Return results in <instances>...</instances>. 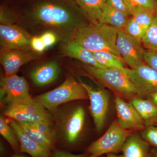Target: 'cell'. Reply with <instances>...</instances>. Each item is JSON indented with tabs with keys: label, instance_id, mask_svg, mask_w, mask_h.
<instances>
[{
	"label": "cell",
	"instance_id": "43",
	"mask_svg": "<svg viewBox=\"0 0 157 157\" xmlns=\"http://www.w3.org/2000/svg\"><path fill=\"white\" fill-rule=\"evenodd\" d=\"M156 125L157 124V121H156Z\"/></svg>",
	"mask_w": 157,
	"mask_h": 157
},
{
	"label": "cell",
	"instance_id": "31",
	"mask_svg": "<svg viewBox=\"0 0 157 157\" xmlns=\"http://www.w3.org/2000/svg\"><path fill=\"white\" fill-rule=\"evenodd\" d=\"M107 4L117 10L123 12L128 16H132V12L126 0H107Z\"/></svg>",
	"mask_w": 157,
	"mask_h": 157
},
{
	"label": "cell",
	"instance_id": "15",
	"mask_svg": "<svg viewBox=\"0 0 157 157\" xmlns=\"http://www.w3.org/2000/svg\"><path fill=\"white\" fill-rule=\"evenodd\" d=\"M6 120L17 135L20 143V153H25L32 157H53V153L45 149L29 137L16 121L10 118Z\"/></svg>",
	"mask_w": 157,
	"mask_h": 157
},
{
	"label": "cell",
	"instance_id": "22",
	"mask_svg": "<svg viewBox=\"0 0 157 157\" xmlns=\"http://www.w3.org/2000/svg\"><path fill=\"white\" fill-rule=\"evenodd\" d=\"M92 52L97 61L105 67L121 70H125L126 68L122 59L112 52L106 51Z\"/></svg>",
	"mask_w": 157,
	"mask_h": 157
},
{
	"label": "cell",
	"instance_id": "30",
	"mask_svg": "<svg viewBox=\"0 0 157 157\" xmlns=\"http://www.w3.org/2000/svg\"><path fill=\"white\" fill-rule=\"evenodd\" d=\"M126 1L132 12V15L134 10L139 8L155 11V0H126Z\"/></svg>",
	"mask_w": 157,
	"mask_h": 157
},
{
	"label": "cell",
	"instance_id": "14",
	"mask_svg": "<svg viewBox=\"0 0 157 157\" xmlns=\"http://www.w3.org/2000/svg\"><path fill=\"white\" fill-rule=\"evenodd\" d=\"M37 52L33 50H20L1 48L0 62L5 76L17 74L21 67L37 58Z\"/></svg>",
	"mask_w": 157,
	"mask_h": 157
},
{
	"label": "cell",
	"instance_id": "4",
	"mask_svg": "<svg viewBox=\"0 0 157 157\" xmlns=\"http://www.w3.org/2000/svg\"><path fill=\"white\" fill-rule=\"evenodd\" d=\"M48 111L54 112L61 104L76 100L89 99L80 82L69 76L58 87L33 98Z\"/></svg>",
	"mask_w": 157,
	"mask_h": 157
},
{
	"label": "cell",
	"instance_id": "1",
	"mask_svg": "<svg viewBox=\"0 0 157 157\" xmlns=\"http://www.w3.org/2000/svg\"><path fill=\"white\" fill-rule=\"evenodd\" d=\"M6 5L13 11L15 24L33 36L51 32L59 41L68 42L90 23L74 0H13Z\"/></svg>",
	"mask_w": 157,
	"mask_h": 157
},
{
	"label": "cell",
	"instance_id": "9",
	"mask_svg": "<svg viewBox=\"0 0 157 157\" xmlns=\"http://www.w3.org/2000/svg\"><path fill=\"white\" fill-rule=\"evenodd\" d=\"M4 113L7 117L17 121L52 124V117L47 109L35 100L32 103L8 106Z\"/></svg>",
	"mask_w": 157,
	"mask_h": 157
},
{
	"label": "cell",
	"instance_id": "27",
	"mask_svg": "<svg viewBox=\"0 0 157 157\" xmlns=\"http://www.w3.org/2000/svg\"><path fill=\"white\" fill-rule=\"evenodd\" d=\"M21 122L36 130L56 144V134L54 129L52 128L51 124H50L42 122Z\"/></svg>",
	"mask_w": 157,
	"mask_h": 157
},
{
	"label": "cell",
	"instance_id": "24",
	"mask_svg": "<svg viewBox=\"0 0 157 157\" xmlns=\"http://www.w3.org/2000/svg\"><path fill=\"white\" fill-rule=\"evenodd\" d=\"M24 132L29 137L48 151L53 153L56 151V144L41 133L21 122L17 121Z\"/></svg>",
	"mask_w": 157,
	"mask_h": 157
},
{
	"label": "cell",
	"instance_id": "13",
	"mask_svg": "<svg viewBox=\"0 0 157 157\" xmlns=\"http://www.w3.org/2000/svg\"><path fill=\"white\" fill-rule=\"evenodd\" d=\"M114 103L117 122L122 128L134 132L142 131L146 128L142 117L131 102L115 94Z\"/></svg>",
	"mask_w": 157,
	"mask_h": 157
},
{
	"label": "cell",
	"instance_id": "29",
	"mask_svg": "<svg viewBox=\"0 0 157 157\" xmlns=\"http://www.w3.org/2000/svg\"><path fill=\"white\" fill-rule=\"evenodd\" d=\"M140 135L149 145L157 149V126L152 125L146 127L141 131Z\"/></svg>",
	"mask_w": 157,
	"mask_h": 157
},
{
	"label": "cell",
	"instance_id": "40",
	"mask_svg": "<svg viewBox=\"0 0 157 157\" xmlns=\"http://www.w3.org/2000/svg\"><path fill=\"white\" fill-rule=\"evenodd\" d=\"M155 9L156 13L157 14V0H155Z\"/></svg>",
	"mask_w": 157,
	"mask_h": 157
},
{
	"label": "cell",
	"instance_id": "37",
	"mask_svg": "<svg viewBox=\"0 0 157 157\" xmlns=\"http://www.w3.org/2000/svg\"><path fill=\"white\" fill-rule=\"evenodd\" d=\"M148 157H157V149L154 148L151 151Z\"/></svg>",
	"mask_w": 157,
	"mask_h": 157
},
{
	"label": "cell",
	"instance_id": "5",
	"mask_svg": "<svg viewBox=\"0 0 157 157\" xmlns=\"http://www.w3.org/2000/svg\"><path fill=\"white\" fill-rule=\"evenodd\" d=\"M135 132L125 130L114 121L102 137L89 145L86 149L88 157H100L104 155L117 154L128 137Z\"/></svg>",
	"mask_w": 157,
	"mask_h": 157
},
{
	"label": "cell",
	"instance_id": "17",
	"mask_svg": "<svg viewBox=\"0 0 157 157\" xmlns=\"http://www.w3.org/2000/svg\"><path fill=\"white\" fill-rule=\"evenodd\" d=\"M61 50L66 56L78 59L85 64L97 68H106L97 61L92 52L73 40L62 42Z\"/></svg>",
	"mask_w": 157,
	"mask_h": 157
},
{
	"label": "cell",
	"instance_id": "32",
	"mask_svg": "<svg viewBox=\"0 0 157 157\" xmlns=\"http://www.w3.org/2000/svg\"><path fill=\"white\" fill-rule=\"evenodd\" d=\"M144 62L146 64L157 71V52L145 49Z\"/></svg>",
	"mask_w": 157,
	"mask_h": 157
},
{
	"label": "cell",
	"instance_id": "20",
	"mask_svg": "<svg viewBox=\"0 0 157 157\" xmlns=\"http://www.w3.org/2000/svg\"><path fill=\"white\" fill-rule=\"evenodd\" d=\"M87 17L90 23L101 22L102 9L107 0H74Z\"/></svg>",
	"mask_w": 157,
	"mask_h": 157
},
{
	"label": "cell",
	"instance_id": "12",
	"mask_svg": "<svg viewBox=\"0 0 157 157\" xmlns=\"http://www.w3.org/2000/svg\"><path fill=\"white\" fill-rule=\"evenodd\" d=\"M86 91L90 101V109L96 128L101 132L104 127L109 108V97L103 90L97 89L80 81Z\"/></svg>",
	"mask_w": 157,
	"mask_h": 157
},
{
	"label": "cell",
	"instance_id": "41",
	"mask_svg": "<svg viewBox=\"0 0 157 157\" xmlns=\"http://www.w3.org/2000/svg\"><path fill=\"white\" fill-rule=\"evenodd\" d=\"M2 1L4 2V3L3 4H8V3L10 2L11 1H13V0H2Z\"/></svg>",
	"mask_w": 157,
	"mask_h": 157
},
{
	"label": "cell",
	"instance_id": "26",
	"mask_svg": "<svg viewBox=\"0 0 157 157\" xmlns=\"http://www.w3.org/2000/svg\"><path fill=\"white\" fill-rule=\"evenodd\" d=\"M142 45L146 50L157 52V14L141 39Z\"/></svg>",
	"mask_w": 157,
	"mask_h": 157
},
{
	"label": "cell",
	"instance_id": "33",
	"mask_svg": "<svg viewBox=\"0 0 157 157\" xmlns=\"http://www.w3.org/2000/svg\"><path fill=\"white\" fill-rule=\"evenodd\" d=\"M31 47L32 50L37 53H42L46 49L44 42L40 36H33L31 41Z\"/></svg>",
	"mask_w": 157,
	"mask_h": 157
},
{
	"label": "cell",
	"instance_id": "6",
	"mask_svg": "<svg viewBox=\"0 0 157 157\" xmlns=\"http://www.w3.org/2000/svg\"><path fill=\"white\" fill-rule=\"evenodd\" d=\"M2 102L8 106L32 103L35 101L29 93V86L24 77L17 74L6 76L1 80Z\"/></svg>",
	"mask_w": 157,
	"mask_h": 157
},
{
	"label": "cell",
	"instance_id": "36",
	"mask_svg": "<svg viewBox=\"0 0 157 157\" xmlns=\"http://www.w3.org/2000/svg\"><path fill=\"white\" fill-rule=\"evenodd\" d=\"M148 99H150L157 106V92L152 94Z\"/></svg>",
	"mask_w": 157,
	"mask_h": 157
},
{
	"label": "cell",
	"instance_id": "34",
	"mask_svg": "<svg viewBox=\"0 0 157 157\" xmlns=\"http://www.w3.org/2000/svg\"><path fill=\"white\" fill-rule=\"evenodd\" d=\"M40 36L44 42L46 48L54 45L59 40L56 35L51 32H45Z\"/></svg>",
	"mask_w": 157,
	"mask_h": 157
},
{
	"label": "cell",
	"instance_id": "23",
	"mask_svg": "<svg viewBox=\"0 0 157 157\" xmlns=\"http://www.w3.org/2000/svg\"><path fill=\"white\" fill-rule=\"evenodd\" d=\"M0 134L10 144L16 154L20 153V147L17 135L7 120L2 116L0 117Z\"/></svg>",
	"mask_w": 157,
	"mask_h": 157
},
{
	"label": "cell",
	"instance_id": "18",
	"mask_svg": "<svg viewBox=\"0 0 157 157\" xmlns=\"http://www.w3.org/2000/svg\"><path fill=\"white\" fill-rule=\"evenodd\" d=\"M150 151V145L135 132L128 137L121 149L124 157H148Z\"/></svg>",
	"mask_w": 157,
	"mask_h": 157
},
{
	"label": "cell",
	"instance_id": "11",
	"mask_svg": "<svg viewBox=\"0 0 157 157\" xmlns=\"http://www.w3.org/2000/svg\"><path fill=\"white\" fill-rule=\"evenodd\" d=\"M85 113L81 106L74 108L66 115L63 121L64 144L67 148H73L78 144L84 127Z\"/></svg>",
	"mask_w": 157,
	"mask_h": 157
},
{
	"label": "cell",
	"instance_id": "16",
	"mask_svg": "<svg viewBox=\"0 0 157 157\" xmlns=\"http://www.w3.org/2000/svg\"><path fill=\"white\" fill-rule=\"evenodd\" d=\"M59 73L58 63L50 61L43 63L31 71L30 76L34 84L37 86L46 85L56 80Z\"/></svg>",
	"mask_w": 157,
	"mask_h": 157
},
{
	"label": "cell",
	"instance_id": "38",
	"mask_svg": "<svg viewBox=\"0 0 157 157\" xmlns=\"http://www.w3.org/2000/svg\"><path fill=\"white\" fill-rule=\"evenodd\" d=\"M107 157H124L123 155H116V154H109L107 155Z\"/></svg>",
	"mask_w": 157,
	"mask_h": 157
},
{
	"label": "cell",
	"instance_id": "10",
	"mask_svg": "<svg viewBox=\"0 0 157 157\" xmlns=\"http://www.w3.org/2000/svg\"><path fill=\"white\" fill-rule=\"evenodd\" d=\"M33 36L27 31L17 25H0V43L2 48L32 50L31 41Z\"/></svg>",
	"mask_w": 157,
	"mask_h": 157
},
{
	"label": "cell",
	"instance_id": "8",
	"mask_svg": "<svg viewBox=\"0 0 157 157\" xmlns=\"http://www.w3.org/2000/svg\"><path fill=\"white\" fill-rule=\"evenodd\" d=\"M127 73L139 98L148 99L157 92V71L145 63L134 69L128 68Z\"/></svg>",
	"mask_w": 157,
	"mask_h": 157
},
{
	"label": "cell",
	"instance_id": "28",
	"mask_svg": "<svg viewBox=\"0 0 157 157\" xmlns=\"http://www.w3.org/2000/svg\"><path fill=\"white\" fill-rule=\"evenodd\" d=\"M124 30L132 36L140 40L146 32L132 16L128 19Z\"/></svg>",
	"mask_w": 157,
	"mask_h": 157
},
{
	"label": "cell",
	"instance_id": "39",
	"mask_svg": "<svg viewBox=\"0 0 157 157\" xmlns=\"http://www.w3.org/2000/svg\"><path fill=\"white\" fill-rule=\"evenodd\" d=\"M12 157H26L22 155H19V154H15L14 155H13L12 156Z\"/></svg>",
	"mask_w": 157,
	"mask_h": 157
},
{
	"label": "cell",
	"instance_id": "35",
	"mask_svg": "<svg viewBox=\"0 0 157 157\" xmlns=\"http://www.w3.org/2000/svg\"><path fill=\"white\" fill-rule=\"evenodd\" d=\"M53 157H88V155L85 153L82 154H73L66 151L58 150L54 152Z\"/></svg>",
	"mask_w": 157,
	"mask_h": 157
},
{
	"label": "cell",
	"instance_id": "3",
	"mask_svg": "<svg viewBox=\"0 0 157 157\" xmlns=\"http://www.w3.org/2000/svg\"><path fill=\"white\" fill-rule=\"evenodd\" d=\"M82 67L90 75L115 94L130 101L138 97L128 76V68L124 70L112 68H99L84 63Z\"/></svg>",
	"mask_w": 157,
	"mask_h": 157
},
{
	"label": "cell",
	"instance_id": "2",
	"mask_svg": "<svg viewBox=\"0 0 157 157\" xmlns=\"http://www.w3.org/2000/svg\"><path fill=\"white\" fill-rule=\"evenodd\" d=\"M119 30L106 24L89 23L78 29L72 40L92 52L106 51L121 58L116 47Z\"/></svg>",
	"mask_w": 157,
	"mask_h": 157
},
{
	"label": "cell",
	"instance_id": "7",
	"mask_svg": "<svg viewBox=\"0 0 157 157\" xmlns=\"http://www.w3.org/2000/svg\"><path fill=\"white\" fill-rule=\"evenodd\" d=\"M116 47L125 63L131 69L144 63V49L141 40L127 33L124 29L119 30Z\"/></svg>",
	"mask_w": 157,
	"mask_h": 157
},
{
	"label": "cell",
	"instance_id": "25",
	"mask_svg": "<svg viewBox=\"0 0 157 157\" xmlns=\"http://www.w3.org/2000/svg\"><path fill=\"white\" fill-rule=\"evenodd\" d=\"M156 14L155 10L139 8L133 11L132 17L146 31L153 21Z\"/></svg>",
	"mask_w": 157,
	"mask_h": 157
},
{
	"label": "cell",
	"instance_id": "19",
	"mask_svg": "<svg viewBox=\"0 0 157 157\" xmlns=\"http://www.w3.org/2000/svg\"><path fill=\"white\" fill-rule=\"evenodd\" d=\"M144 121L145 127L155 125L157 120V106L150 99L137 97L130 101Z\"/></svg>",
	"mask_w": 157,
	"mask_h": 157
},
{
	"label": "cell",
	"instance_id": "42",
	"mask_svg": "<svg viewBox=\"0 0 157 157\" xmlns=\"http://www.w3.org/2000/svg\"><path fill=\"white\" fill-rule=\"evenodd\" d=\"M100 157H107V156H103H103H101Z\"/></svg>",
	"mask_w": 157,
	"mask_h": 157
},
{
	"label": "cell",
	"instance_id": "21",
	"mask_svg": "<svg viewBox=\"0 0 157 157\" xmlns=\"http://www.w3.org/2000/svg\"><path fill=\"white\" fill-rule=\"evenodd\" d=\"M129 16L123 12L109 6L107 3L102 9L101 22L115 27L118 29H124Z\"/></svg>",
	"mask_w": 157,
	"mask_h": 157
}]
</instances>
